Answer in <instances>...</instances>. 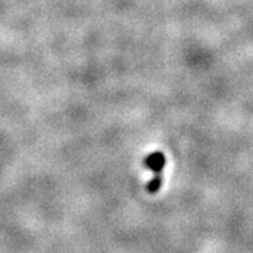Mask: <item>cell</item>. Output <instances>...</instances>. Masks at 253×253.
Segmentation results:
<instances>
[{"label":"cell","mask_w":253,"mask_h":253,"mask_svg":"<svg viewBox=\"0 0 253 253\" xmlns=\"http://www.w3.org/2000/svg\"><path fill=\"white\" fill-rule=\"evenodd\" d=\"M144 166L148 170H151L153 173V177L151 181L147 184V192L149 194H156L162 188L164 183V170L166 167V156L162 152L156 151L152 152L144 158Z\"/></svg>","instance_id":"1"}]
</instances>
